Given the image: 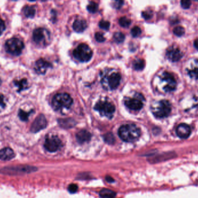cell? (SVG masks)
I'll use <instances>...</instances> for the list:
<instances>
[{"mask_svg":"<svg viewBox=\"0 0 198 198\" xmlns=\"http://www.w3.org/2000/svg\"><path fill=\"white\" fill-rule=\"evenodd\" d=\"M166 56L171 62H177L182 57V53L178 48L170 47L167 51Z\"/></svg>","mask_w":198,"mask_h":198,"instance_id":"9a60e30c","label":"cell"},{"mask_svg":"<svg viewBox=\"0 0 198 198\" xmlns=\"http://www.w3.org/2000/svg\"><path fill=\"white\" fill-rule=\"evenodd\" d=\"M88 11L91 13H95L98 10V5L94 2H90L88 6Z\"/></svg>","mask_w":198,"mask_h":198,"instance_id":"f1b7e54d","label":"cell"},{"mask_svg":"<svg viewBox=\"0 0 198 198\" xmlns=\"http://www.w3.org/2000/svg\"><path fill=\"white\" fill-rule=\"evenodd\" d=\"M94 109L97 110L100 115L111 119L116 111V107L111 102L107 99L100 100L96 104Z\"/></svg>","mask_w":198,"mask_h":198,"instance_id":"5b68a950","label":"cell"},{"mask_svg":"<svg viewBox=\"0 0 198 198\" xmlns=\"http://www.w3.org/2000/svg\"><path fill=\"white\" fill-rule=\"evenodd\" d=\"M125 38V35L121 32H116L114 35V39L117 43H122L124 41Z\"/></svg>","mask_w":198,"mask_h":198,"instance_id":"83f0119b","label":"cell"},{"mask_svg":"<svg viewBox=\"0 0 198 198\" xmlns=\"http://www.w3.org/2000/svg\"><path fill=\"white\" fill-rule=\"evenodd\" d=\"M141 134L140 130L133 124L123 125L118 130V135L121 139L127 143H133L137 141Z\"/></svg>","mask_w":198,"mask_h":198,"instance_id":"7a4b0ae2","label":"cell"},{"mask_svg":"<svg viewBox=\"0 0 198 198\" xmlns=\"http://www.w3.org/2000/svg\"><path fill=\"white\" fill-rule=\"evenodd\" d=\"M133 66L136 70H141L144 69L145 66V62L141 59H136L133 62Z\"/></svg>","mask_w":198,"mask_h":198,"instance_id":"d4e9b609","label":"cell"},{"mask_svg":"<svg viewBox=\"0 0 198 198\" xmlns=\"http://www.w3.org/2000/svg\"><path fill=\"white\" fill-rule=\"evenodd\" d=\"M95 38L96 40L100 43H102L104 42L105 39V36H103V34L100 32H97L95 34Z\"/></svg>","mask_w":198,"mask_h":198,"instance_id":"836d02e7","label":"cell"},{"mask_svg":"<svg viewBox=\"0 0 198 198\" xmlns=\"http://www.w3.org/2000/svg\"><path fill=\"white\" fill-rule=\"evenodd\" d=\"M33 171V167L30 166H16L4 168L1 172L6 174H11L12 175H16L19 174H24L31 173Z\"/></svg>","mask_w":198,"mask_h":198,"instance_id":"7c38bea8","label":"cell"},{"mask_svg":"<svg viewBox=\"0 0 198 198\" xmlns=\"http://www.w3.org/2000/svg\"><path fill=\"white\" fill-rule=\"evenodd\" d=\"M5 29H6L5 23L0 18V36L4 32Z\"/></svg>","mask_w":198,"mask_h":198,"instance_id":"f35d334b","label":"cell"},{"mask_svg":"<svg viewBox=\"0 0 198 198\" xmlns=\"http://www.w3.org/2000/svg\"><path fill=\"white\" fill-rule=\"evenodd\" d=\"M33 112H34L33 110H30V112H25L24 110L20 109L19 112V117L22 121H27L28 120L29 116L31 113H33Z\"/></svg>","mask_w":198,"mask_h":198,"instance_id":"484cf974","label":"cell"},{"mask_svg":"<svg viewBox=\"0 0 198 198\" xmlns=\"http://www.w3.org/2000/svg\"><path fill=\"white\" fill-rule=\"evenodd\" d=\"M194 46L198 50V39H196L195 41H194Z\"/></svg>","mask_w":198,"mask_h":198,"instance_id":"60d3db41","label":"cell"},{"mask_svg":"<svg viewBox=\"0 0 198 198\" xmlns=\"http://www.w3.org/2000/svg\"><path fill=\"white\" fill-rule=\"evenodd\" d=\"M105 140L107 143H113L115 141V138L112 134L108 133L105 135Z\"/></svg>","mask_w":198,"mask_h":198,"instance_id":"1f68e13d","label":"cell"},{"mask_svg":"<svg viewBox=\"0 0 198 198\" xmlns=\"http://www.w3.org/2000/svg\"><path fill=\"white\" fill-rule=\"evenodd\" d=\"M24 47L23 42L17 38H12L7 40L6 43V51L11 55L18 56L21 54Z\"/></svg>","mask_w":198,"mask_h":198,"instance_id":"ba28073f","label":"cell"},{"mask_svg":"<svg viewBox=\"0 0 198 198\" xmlns=\"http://www.w3.org/2000/svg\"><path fill=\"white\" fill-rule=\"evenodd\" d=\"M62 145L60 138L56 135H50L46 138L44 148L50 152H55L61 148Z\"/></svg>","mask_w":198,"mask_h":198,"instance_id":"8fae6325","label":"cell"},{"mask_svg":"<svg viewBox=\"0 0 198 198\" xmlns=\"http://www.w3.org/2000/svg\"><path fill=\"white\" fill-rule=\"evenodd\" d=\"M15 157L14 151L9 147H6L0 150V159L9 160Z\"/></svg>","mask_w":198,"mask_h":198,"instance_id":"e0dca14e","label":"cell"},{"mask_svg":"<svg viewBox=\"0 0 198 198\" xmlns=\"http://www.w3.org/2000/svg\"><path fill=\"white\" fill-rule=\"evenodd\" d=\"M14 85L17 88V92L20 93L22 91L27 89L29 87L28 80L26 78H22L20 80H15Z\"/></svg>","mask_w":198,"mask_h":198,"instance_id":"44dd1931","label":"cell"},{"mask_svg":"<svg viewBox=\"0 0 198 198\" xmlns=\"http://www.w3.org/2000/svg\"><path fill=\"white\" fill-rule=\"evenodd\" d=\"M142 15L145 18V19H149L152 17V14L150 11H145L142 13Z\"/></svg>","mask_w":198,"mask_h":198,"instance_id":"74e56055","label":"cell"},{"mask_svg":"<svg viewBox=\"0 0 198 198\" xmlns=\"http://www.w3.org/2000/svg\"><path fill=\"white\" fill-rule=\"evenodd\" d=\"M93 55V52L87 44L79 45L73 51V55L77 60L85 62L89 61Z\"/></svg>","mask_w":198,"mask_h":198,"instance_id":"8992f818","label":"cell"},{"mask_svg":"<svg viewBox=\"0 0 198 198\" xmlns=\"http://www.w3.org/2000/svg\"><path fill=\"white\" fill-rule=\"evenodd\" d=\"M171 107L170 103L167 100H161L154 104L151 107L154 115L157 118H165L170 113Z\"/></svg>","mask_w":198,"mask_h":198,"instance_id":"277c9868","label":"cell"},{"mask_svg":"<svg viewBox=\"0 0 198 198\" xmlns=\"http://www.w3.org/2000/svg\"><path fill=\"white\" fill-rule=\"evenodd\" d=\"M119 25L123 28H127L131 24V21L127 17H122L119 21Z\"/></svg>","mask_w":198,"mask_h":198,"instance_id":"4316f807","label":"cell"},{"mask_svg":"<svg viewBox=\"0 0 198 198\" xmlns=\"http://www.w3.org/2000/svg\"><path fill=\"white\" fill-rule=\"evenodd\" d=\"M23 12L27 17L33 18L35 14V9L33 6H26L23 9Z\"/></svg>","mask_w":198,"mask_h":198,"instance_id":"7402d4cb","label":"cell"},{"mask_svg":"<svg viewBox=\"0 0 198 198\" xmlns=\"http://www.w3.org/2000/svg\"><path fill=\"white\" fill-rule=\"evenodd\" d=\"M33 38L34 42L39 46H46L50 42V32L44 28L36 29L33 32Z\"/></svg>","mask_w":198,"mask_h":198,"instance_id":"52a82bcc","label":"cell"},{"mask_svg":"<svg viewBox=\"0 0 198 198\" xmlns=\"http://www.w3.org/2000/svg\"><path fill=\"white\" fill-rule=\"evenodd\" d=\"M145 101L142 94L136 93L132 97H127L125 100V105L130 110L138 111L142 109Z\"/></svg>","mask_w":198,"mask_h":198,"instance_id":"9c48e42d","label":"cell"},{"mask_svg":"<svg viewBox=\"0 0 198 198\" xmlns=\"http://www.w3.org/2000/svg\"><path fill=\"white\" fill-rule=\"evenodd\" d=\"M77 141L80 143H84L89 141L91 138L90 133L85 130L79 131L76 135Z\"/></svg>","mask_w":198,"mask_h":198,"instance_id":"d6986e66","label":"cell"},{"mask_svg":"<svg viewBox=\"0 0 198 198\" xmlns=\"http://www.w3.org/2000/svg\"><path fill=\"white\" fill-rule=\"evenodd\" d=\"M123 1H115V2H114V6L116 7V8L119 9V8H120L121 6H122V4H123Z\"/></svg>","mask_w":198,"mask_h":198,"instance_id":"ab89813d","label":"cell"},{"mask_svg":"<svg viewBox=\"0 0 198 198\" xmlns=\"http://www.w3.org/2000/svg\"><path fill=\"white\" fill-rule=\"evenodd\" d=\"M162 84V88L166 93L174 91L176 88L177 82L173 75L167 72H164L160 77Z\"/></svg>","mask_w":198,"mask_h":198,"instance_id":"30bf717a","label":"cell"},{"mask_svg":"<svg viewBox=\"0 0 198 198\" xmlns=\"http://www.w3.org/2000/svg\"><path fill=\"white\" fill-rule=\"evenodd\" d=\"M182 6L184 9H188L191 5V1L189 0H183L181 1Z\"/></svg>","mask_w":198,"mask_h":198,"instance_id":"e575fe53","label":"cell"},{"mask_svg":"<svg viewBox=\"0 0 198 198\" xmlns=\"http://www.w3.org/2000/svg\"><path fill=\"white\" fill-rule=\"evenodd\" d=\"M59 124L61 126L64 128H71L72 127L74 126L75 124V122L74 120L70 119H61L59 120Z\"/></svg>","mask_w":198,"mask_h":198,"instance_id":"cb8c5ba5","label":"cell"},{"mask_svg":"<svg viewBox=\"0 0 198 198\" xmlns=\"http://www.w3.org/2000/svg\"><path fill=\"white\" fill-rule=\"evenodd\" d=\"M106 180L108 181L109 182H112L114 180H113V179L112 178H111V177H107V178H106Z\"/></svg>","mask_w":198,"mask_h":198,"instance_id":"b9f144b4","label":"cell"},{"mask_svg":"<svg viewBox=\"0 0 198 198\" xmlns=\"http://www.w3.org/2000/svg\"><path fill=\"white\" fill-rule=\"evenodd\" d=\"M6 106V102H5V100H4V97L3 95L0 94V111L4 109Z\"/></svg>","mask_w":198,"mask_h":198,"instance_id":"d590c367","label":"cell"},{"mask_svg":"<svg viewBox=\"0 0 198 198\" xmlns=\"http://www.w3.org/2000/svg\"><path fill=\"white\" fill-rule=\"evenodd\" d=\"M72 102V99L69 94L60 93L53 97L52 105L54 110L63 113L64 112L70 109Z\"/></svg>","mask_w":198,"mask_h":198,"instance_id":"3957f363","label":"cell"},{"mask_svg":"<svg viewBox=\"0 0 198 198\" xmlns=\"http://www.w3.org/2000/svg\"><path fill=\"white\" fill-rule=\"evenodd\" d=\"M191 133V127L185 123L179 124L176 128V134L177 136L180 138L185 139L189 137Z\"/></svg>","mask_w":198,"mask_h":198,"instance_id":"2e32d148","label":"cell"},{"mask_svg":"<svg viewBox=\"0 0 198 198\" xmlns=\"http://www.w3.org/2000/svg\"><path fill=\"white\" fill-rule=\"evenodd\" d=\"M101 83L103 88L107 90H112L119 86L121 76L114 69H108L101 73Z\"/></svg>","mask_w":198,"mask_h":198,"instance_id":"6da1fadb","label":"cell"},{"mask_svg":"<svg viewBox=\"0 0 198 198\" xmlns=\"http://www.w3.org/2000/svg\"><path fill=\"white\" fill-rule=\"evenodd\" d=\"M173 32L177 36H182L185 33V29L182 26H177L174 29Z\"/></svg>","mask_w":198,"mask_h":198,"instance_id":"f546056e","label":"cell"},{"mask_svg":"<svg viewBox=\"0 0 198 198\" xmlns=\"http://www.w3.org/2000/svg\"><path fill=\"white\" fill-rule=\"evenodd\" d=\"M189 76L195 79H198V59H195L187 70Z\"/></svg>","mask_w":198,"mask_h":198,"instance_id":"ac0fdd59","label":"cell"},{"mask_svg":"<svg viewBox=\"0 0 198 198\" xmlns=\"http://www.w3.org/2000/svg\"><path fill=\"white\" fill-rule=\"evenodd\" d=\"M99 26L100 28L105 29V30H108L110 26V22L105 21H101L99 23Z\"/></svg>","mask_w":198,"mask_h":198,"instance_id":"d6a6232c","label":"cell"},{"mask_svg":"<svg viewBox=\"0 0 198 198\" xmlns=\"http://www.w3.org/2000/svg\"><path fill=\"white\" fill-rule=\"evenodd\" d=\"M131 33L132 35L134 37H137L138 36H139L141 33V30L140 29V28L138 26H134V28H133L131 30Z\"/></svg>","mask_w":198,"mask_h":198,"instance_id":"4dcf8cb0","label":"cell"},{"mask_svg":"<svg viewBox=\"0 0 198 198\" xmlns=\"http://www.w3.org/2000/svg\"><path fill=\"white\" fill-rule=\"evenodd\" d=\"M68 189L69 191V192L72 193H74L76 192L78 190V186L75 184H71L69 185V187L68 188Z\"/></svg>","mask_w":198,"mask_h":198,"instance_id":"8d00e7d4","label":"cell"},{"mask_svg":"<svg viewBox=\"0 0 198 198\" xmlns=\"http://www.w3.org/2000/svg\"><path fill=\"white\" fill-rule=\"evenodd\" d=\"M47 125V121L43 115H39L35 119L31 126V131L34 133L38 132L40 130L45 128Z\"/></svg>","mask_w":198,"mask_h":198,"instance_id":"4fadbf2b","label":"cell"},{"mask_svg":"<svg viewBox=\"0 0 198 198\" xmlns=\"http://www.w3.org/2000/svg\"><path fill=\"white\" fill-rule=\"evenodd\" d=\"M100 195L102 198H116V193L108 189L101 190L100 192Z\"/></svg>","mask_w":198,"mask_h":198,"instance_id":"603a6c76","label":"cell"},{"mask_svg":"<svg viewBox=\"0 0 198 198\" xmlns=\"http://www.w3.org/2000/svg\"><path fill=\"white\" fill-rule=\"evenodd\" d=\"M52 67V65L44 59H39L35 63V71L38 74H44L47 70Z\"/></svg>","mask_w":198,"mask_h":198,"instance_id":"5bb4252c","label":"cell"},{"mask_svg":"<svg viewBox=\"0 0 198 198\" xmlns=\"http://www.w3.org/2000/svg\"><path fill=\"white\" fill-rule=\"evenodd\" d=\"M87 27V23L85 20L77 19L73 24L74 30L78 33H81L83 32Z\"/></svg>","mask_w":198,"mask_h":198,"instance_id":"ffe728a7","label":"cell"}]
</instances>
